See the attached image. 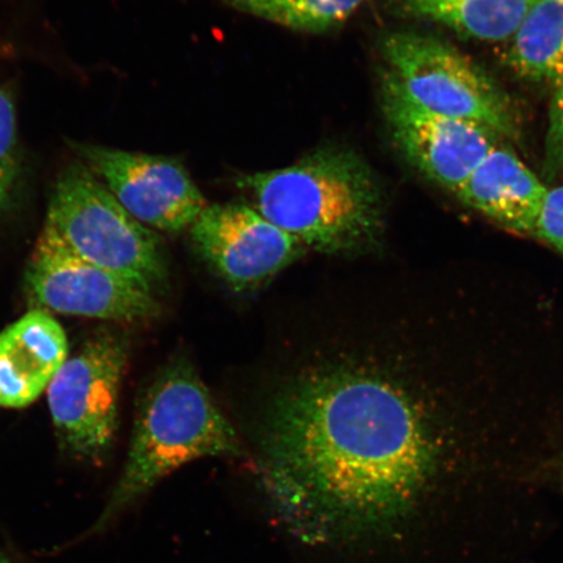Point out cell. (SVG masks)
I'll return each mask as SVG.
<instances>
[{
  "instance_id": "cell-11",
  "label": "cell",
  "mask_w": 563,
  "mask_h": 563,
  "mask_svg": "<svg viewBox=\"0 0 563 563\" xmlns=\"http://www.w3.org/2000/svg\"><path fill=\"white\" fill-rule=\"evenodd\" d=\"M68 358L59 322L32 309L0 332V407L23 408L47 390Z\"/></svg>"
},
{
  "instance_id": "cell-6",
  "label": "cell",
  "mask_w": 563,
  "mask_h": 563,
  "mask_svg": "<svg viewBox=\"0 0 563 563\" xmlns=\"http://www.w3.org/2000/svg\"><path fill=\"white\" fill-rule=\"evenodd\" d=\"M126 358L123 336L98 334L67 358L47 387L60 446L79 460L100 462L114 443Z\"/></svg>"
},
{
  "instance_id": "cell-17",
  "label": "cell",
  "mask_w": 563,
  "mask_h": 563,
  "mask_svg": "<svg viewBox=\"0 0 563 563\" xmlns=\"http://www.w3.org/2000/svg\"><path fill=\"white\" fill-rule=\"evenodd\" d=\"M544 174L548 179L563 174V84L553 89L549 102Z\"/></svg>"
},
{
  "instance_id": "cell-12",
  "label": "cell",
  "mask_w": 563,
  "mask_h": 563,
  "mask_svg": "<svg viewBox=\"0 0 563 563\" xmlns=\"http://www.w3.org/2000/svg\"><path fill=\"white\" fill-rule=\"evenodd\" d=\"M547 191L543 180L505 143L476 166L455 196L499 227L533 236Z\"/></svg>"
},
{
  "instance_id": "cell-2",
  "label": "cell",
  "mask_w": 563,
  "mask_h": 563,
  "mask_svg": "<svg viewBox=\"0 0 563 563\" xmlns=\"http://www.w3.org/2000/svg\"><path fill=\"white\" fill-rule=\"evenodd\" d=\"M238 185L260 213L308 250L355 256L382 241V187L354 152L323 147L291 166L244 175Z\"/></svg>"
},
{
  "instance_id": "cell-5",
  "label": "cell",
  "mask_w": 563,
  "mask_h": 563,
  "mask_svg": "<svg viewBox=\"0 0 563 563\" xmlns=\"http://www.w3.org/2000/svg\"><path fill=\"white\" fill-rule=\"evenodd\" d=\"M382 53L389 74L422 108L485 126L506 143L522 140L516 104L481 65L434 35L387 34Z\"/></svg>"
},
{
  "instance_id": "cell-10",
  "label": "cell",
  "mask_w": 563,
  "mask_h": 563,
  "mask_svg": "<svg viewBox=\"0 0 563 563\" xmlns=\"http://www.w3.org/2000/svg\"><path fill=\"white\" fill-rule=\"evenodd\" d=\"M196 251L238 292L253 291L308 251L245 203L208 206L191 229Z\"/></svg>"
},
{
  "instance_id": "cell-9",
  "label": "cell",
  "mask_w": 563,
  "mask_h": 563,
  "mask_svg": "<svg viewBox=\"0 0 563 563\" xmlns=\"http://www.w3.org/2000/svg\"><path fill=\"white\" fill-rule=\"evenodd\" d=\"M383 109L402 156L429 181L454 195L476 166L495 147L506 143L483 125L422 108L386 73Z\"/></svg>"
},
{
  "instance_id": "cell-19",
  "label": "cell",
  "mask_w": 563,
  "mask_h": 563,
  "mask_svg": "<svg viewBox=\"0 0 563 563\" xmlns=\"http://www.w3.org/2000/svg\"><path fill=\"white\" fill-rule=\"evenodd\" d=\"M0 563H10L9 560H7L5 555L0 552Z\"/></svg>"
},
{
  "instance_id": "cell-8",
  "label": "cell",
  "mask_w": 563,
  "mask_h": 563,
  "mask_svg": "<svg viewBox=\"0 0 563 563\" xmlns=\"http://www.w3.org/2000/svg\"><path fill=\"white\" fill-rule=\"evenodd\" d=\"M35 309L89 319L137 322L158 313L156 291L40 241L25 273Z\"/></svg>"
},
{
  "instance_id": "cell-3",
  "label": "cell",
  "mask_w": 563,
  "mask_h": 563,
  "mask_svg": "<svg viewBox=\"0 0 563 563\" xmlns=\"http://www.w3.org/2000/svg\"><path fill=\"white\" fill-rule=\"evenodd\" d=\"M241 435L199 373L186 357L176 358L153 379L133 428L129 456L114 492L93 531L186 464L203 457H238Z\"/></svg>"
},
{
  "instance_id": "cell-15",
  "label": "cell",
  "mask_w": 563,
  "mask_h": 563,
  "mask_svg": "<svg viewBox=\"0 0 563 563\" xmlns=\"http://www.w3.org/2000/svg\"><path fill=\"white\" fill-rule=\"evenodd\" d=\"M239 12L288 30L323 33L346 23L367 0H227Z\"/></svg>"
},
{
  "instance_id": "cell-7",
  "label": "cell",
  "mask_w": 563,
  "mask_h": 563,
  "mask_svg": "<svg viewBox=\"0 0 563 563\" xmlns=\"http://www.w3.org/2000/svg\"><path fill=\"white\" fill-rule=\"evenodd\" d=\"M75 150L117 201L144 227L179 234L208 207L178 159L80 144Z\"/></svg>"
},
{
  "instance_id": "cell-14",
  "label": "cell",
  "mask_w": 563,
  "mask_h": 563,
  "mask_svg": "<svg viewBox=\"0 0 563 563\" xmlns=\"http://www.w3.org/2000/svg\"><path fill=\"white\" fill-rule=\"evenodd\" d=\"M405 15L431 21L460 37L506 44L532 0H396Z\"/></svg>"
},
{
  "instance_id": "cell-4",
  "label": "cell",
  "mask_w": 563,
  "mask_h": 563,
  "mask_svg": "<svg viewBox=\"0 0 563 563\" xmlns=\"http://www.w3.org/2000/svg\"><path fill=\"white\" fill-rule=\"evenodd\" d=\"M40 241L157 291L166 282L159 238L76 162L56 180Z\"/></svg>"
},
{
  "instance_id": "cell-18",
  "label": "cell",
  "mask_w": 563,
  "mask_h": 563,
  "mask_svg": "<svg viewBox=\"0 0 563 563\" xmlns=\"http://www.w3.org/2000/svg\"><path fill=\"white\" fill-rule=\"evenodd\" d=\"M533 236L563 255V185L548 188L534 223Z\"/></svg>"
},
{
  "instance_id": "cell-16",
  "label": "cell",
  "mask_w": 563,
  "mask_h": 563,
  "mask_svg": "<svg viewBox=\"0 0 563 563\" xmlns=\"http://www.w3.org/2000/svg\"><path fill=\"white\" fill-rule=\"evenodd\" d=\"M21 157L15 101L9 88L0 86V218L10 210L18 192Z\"/></svg>"
},
{
  "instance_id": "cell-1",
  "label": "cell",
  "mask_w": 563,
  "mask_h": 563,
  "mask_svg": "<svg viewBox=\"0 0 563 563\" xmlns=\"http://www.w3.org/2000/svg\"><path fill=\"white\" fill-rule=\"evenodd\" d=\"M288 352L251 420L260 482L279 522L312 545L385 537L431 483L438 449L419 398L365 322Z\"/></svg>"
},
{
  "instance_id": "cell-13",
  "label": "cell",
  "mask_w": 563,
  "mask_h": 563,
  "mask_svg": "<svg viewBox=\"0 0 563 563\" xmlns=\"http://www.w3.org/2000/svg\"><path fill=\"white\" fill-rule=\"evenodd\" d=\"M504 65L519 79L558 88L563 84V0H532L506 42Z\"/></svg>"
}]
</instances>
